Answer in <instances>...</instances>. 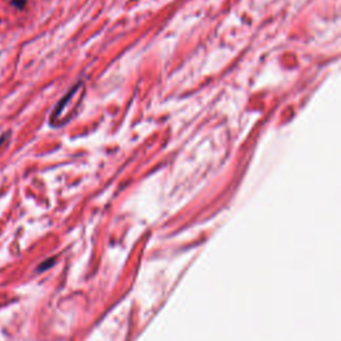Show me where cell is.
Returning a JSON list of instances; mask_svg holds the SVG:
<instances>
[{"label": "cell", "instance_id": "cell-2", "mask_svg": "<svg viewBox=\"0 0 341 341\" xmlns=\"http://www.w3.org/2000/svg\"><path fill=\"white\" fill-rule=\"evenodd\" d=\"M5 139H7V136H1V137H0V144L4 143V140H5Z\"/></svg>", "mask_w": 341, "mask_h": 341}, {"label": "cell", "instance_id": "cell-1", "mask_svg": "<svg viewBox=\"0 0 341 341\" xmlns=\"http://www.w3.org/2000/svg\"><path fill=\"white\" fill-rule=\"evenodd\" d=\"M25 1L27 0H12V4L15 5V7H17V8H23L25 5Z\"/></svg>", "mask_w": 341, "mask_h": 341}]
</instances>
